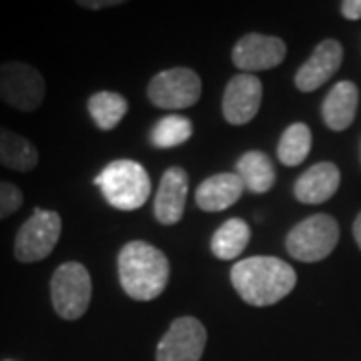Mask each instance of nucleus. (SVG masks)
<instances>
[{
  "mask_svg": "<svg viewBox=\"0 0 361 361\" xmlns=\"http://www.w3.org/2000/svg\"><path fill=\"white\" fill-rule=\"evenodd\" d=\"M231 283L239 297L253 307L275 305L297 285L295 269L279 257H247L231 269Z\"/></svg>",
  "mask_w": 361,
  "mask_h": 361,
  "instance_id": "1",
  "label": "nucleus"
},
{
  "mask_svg": "<svg viewBox=\"0 0 361 361\" xmlns=\"http://www.w3.org/2000/svg\"><path fill=\"white\" fill-rule=\"evenodd\" d=\"M118 281L123 291L135 301H153L169 283L171 265L167 255L151 243L130 241L116 259Z\"/></svg>",
  "mask_w": 361,
  "mask_h": 361,
  "instance_id": "2",
  "label": "nucleus"
},
{
  "mask_svg": "<svg viewBox=\"0 0 361 361\" xmlns=\"http://www.w3.org/2000/svg\"><path fill=\"white\" fill-rule=\"evenodd\" d=\"M106 203L118 211H135L149 201L151 179L141 163L118 159L109 163L94 179Z\"/></svg>",
  "mask_w": 361,
  "mask_h": 361,
  "instance_id": "3",
  "label": "nucleus"
},
{
  "mask_svg": "<svg viewBox=\"0 0 361 361\" xmlns=\"http://www.w3.org/2000/svg\"><path fill=\"white\" fill-rule=\"evenodd\" d=\"M92 279L89 269L78 261L59 265L51 277V301L56 315L65 322L80 319L90 305Z\"/></svg>",
  "mask_w": 361,
  "mask_h": 361,
  "instance_id": "4",
  "label": "nucleus"
},
{
  "mask_svg": "<svg viewBox=\"0 0 361 361\" xmlns=\"http://www.w3.org/2000/svg\"><path fill=\"white\" fill-rule=\"evenodd\" d=\"M339 243V223L331 215H311L299 221L287 233V253L301 263H317L327 259Z\"/></svg>",
  "mask_w": 361,
  "mask_h": 361,
  "instance_id": "5",
  "label": "nucleus"
},
{
  "mask_svg": "<svg viewBox=\"0 0 361 361\" xmlns=\"http://www.w3.org/2000/svg\"><path fill=\"white\" fill-rule=\"evenodd\" d=\"M63 233V219L56 211L37 207L14 237V259L20 263H39L54 251Z\"/></svg>",
  "mask_w": 361,
  "mask_h": 361,
  "instance_id": "6",
  "label": "nucleus"
},
{
  "mask_svg": "<svg viewBox=\"0 0 361 361\" xmlns=\"http://www.w3.org/2000/svg\"><path fill=\"white\" fill-rule=\"evenodd\" d=\"M47 97V80L39 68L8 61L0 65V101L20 113H35Z\"/></svg>",
  "mask_w": 361,
  "mask_h": 361,
  "instance_id": "7",
  "label": "nucleus"
},
{
  "mask_svg": "<svg viewBox=\"0 0 361 361\" xmlns=\"http://www.w3.org/2000/svg\"><path fill=\"white\" fill-rule=\"evenodd\" d=\"M201 78L193 68L177 66L157 73L147 87V97L159 109L180 111L193 106L201 99Z\"/></svg>",
  "mask_w": 361,
  "mask_h": 361,
  "instance_id": "8",
  "label": "nucleus"
},
{
  "mask_svg": "<svg viewBox=\"0 0 361 361\" xmlns=\"http://www.w3.org/2000/svg\"><path fill=\"white\" fill-rule=\"evenodd\" d=\"M207 345V329L197 317L183 315L171 323L157 345V361H201Z\"/></svg>",
  "mask_w": 361,
  "mask_h": 361,
  "instance_id": "9",
  "label": "nucleus"
},
{
  "mask_svg": "<svg viewBox=\"0 0 361 361\" xmlns=\"http://www.w3.org/2000/svg\"><path fill=\"white\" fill-rule=\"evenodd\" d=\"M287 56V44L279 37L251 32L235 42L231 51L233 65L241 73H259L279 66Z\"/></svg>",
  "mask_w": 361,
  "mask_h": 361,
  "instance_id": "10",
  "label": "nucleus"
},
{
  "mask_svg": "<svg viewBox=\"0 0 361 361\" xmlns=\"http://www.w3.org/2000/svg\"><path fill=\"white\" fill-rule=\"evenodd\" d=\"M263 99V85L255 75L239 73L223 92V116L229 125L241 127L257 116Z\"/></svg>",
  "mask_w": 361,
  "mask_h": 361,
  "instance_id": "11",
  "label": "nucleus"
},
{
  "mask_svg": "<svg viewBox=\"0 0 361 361\" xmlns=\"http://www.w3.org/2000/svg\"><path fill=\"white\" fill-rule=\"evenodd\" d=\"M343 63V47L336 39L322 40L311 56L295 73V87L301 92H313L323 87Z\"/></svg>",
  "mask_w": 361,
  "mask_h": 361,
  "instance_id": "12",
  "label": "nucleus"
},
{
  "mask_svg": "<svg viewBox=\"0 0 361 361\" xmlns=\"http://www.w3.org/2000/svg\"><path fill=\"white\" fill-rule=\"evenodd\" d=\"M189 193V175L180 167L163 173L155 197V217L161 225H175L183 219Z\"/></svg>",
  "mask_w": 361,
  "mask_h": 361,
  "instance_id": "13",
  "label": "nucleus"
},
{
  "mask_svg": "<svg viewBox=\"0 0 361 361\" xmlns=\"http://www.w3.org/2000/svg\"><path fill=\"white\" fill-rule=\"evenodd\" d=\"M341 185V173L336 163L323 161L299 175L293 187V195L299 203L319 205L329 201Z\"/></svg>",
  "mask_w": 361,
  "mask_h": 361,
  "instance_id": "14",
  "label": "nucleus"
},
{
  "mask_svg": "<svg viewBox=\"0 0 361 361\" xmlns=\"http://www.w3.org/2000/svg\"><path fill=\"white\" fill-rule=\"evenodd\" d=\"M243 189L245 185L237 173H217L199 185L195 193V201L201 211L219 213L235 205L241 199Z\"/></svg>",
  "mask_w": 361,
  "mask_h": 361,
  "instance_id": "15",
  "label": "nucleus"
},
{
  "mask_svg": "<svg viewBox=\"0 0 361 361\" xmlns=\"http://www.w3.org/2000/svg\"><path fill=\"white\" fill-rule=\"evenodd\" d=\"M360 104V89L351 80H341L327 92L322 104L325 125L331 130H345L353 123Z\"/></svg>",
  "mask_w": 361,
  "mask_h": 361,
  "instance_id": "16",
  "label": "nucleus"
},
{
  "mask_svg": "<svg viewBox=\"0 0 361 361\" xmlns=\"http://www.w3.org/2000/svg\"><path fill=\"white\" fill-rule=\"evenodd\" d=\"M39 165V149L26 137L0 127V167L28 173Z\"/></svg>",
  "mask_w": 361,
  "mask_h": 361,
  "instance_id": "17",
  "label": "nucleus"
},
{
  "mask_svg": "<svg viewBox=\"0 0 361 361\" xmlns=\"http://www.w3.org/2000/svg\"><path fill=\"white\" fill-rule=\"evenodd\" d=\"M235 173L239 175V179L243 180L245 189L253 193H267L271 187L275 185V167L269 155H265L263 151H247L239 157Z\"/></svg>",
  "mask_w": 361,
  "mask_h": 361,
  "instance_id": "18",
  "label": "nucleus"
},
{
  "mask_svg": "<svg viewBox=\"0 0 361 361\" xmlns=\"http://www.w3.org/2000/svg\"><path fill=\"white\" fill-rule=\"evenodd\" d=\"M89 115L101 130H113L121 125L129 111V103L123 94L113 90H99L89 97Z\"/></svg>",
  "mask_w": 361,
  "mask_h": 361,
  "instance_id": "19",
  "label": "nucleus"
},
{
  "mask_svg": "<svg viewBox=\"0 0 361 361\" xmlns=\"http://www.w3.org/2000/svg\"><path fill=\"white\" fill-rule=\"evenodd\" d=\"M251 239V229L243 219H229L221 225L211 239V251L221 261L237 259Z\"/></svg>",
  "mask_w": 361,
  "mask_h": 361,
  "instance_id": "20",
  "label": "nucleus"
},
{
  "mask_svg": "<svg viewBox=\"0 0 361 361\" xmlns=\"http://www.w3.org/2000/svg\"><path fill=\"white\" fill-rule=\"evenodd\" d=\"M311 151V129L305 123H293L283 130L279 145H277V157L285 167H297L301 165Z\"/></svg>",
  "mask_w": 361,
  "mask_h": 361,
  "instance_id": "21",
  "label": "nucleus"
},
{
  "mask_svg": "<svg viewBox=\"0 0 361 361\" xmlns=\"http://www.w3.org/2000/svg\"><path fill=\"white\" fill-rule=\"evenodd\" d=\"M193 135V125L187 116H163L151 130V142L157 149H173L187 142Z\"/></svg>",
  "mask_w": 361,
  "mask_h": 361,
  "instance_id": "22",
  "label": "nucleus"
},
{
  "mask_svg": "<svg viewBox=\"0 0 361 361\" xmlns=\"http://www.w3.org/2000/svg\"><path fill=\"white\" fill-rule=\"evenodd\" d=\"M25 203V195L11 180H0V221L14 215Z\"/></svg>",
  "mask_w": 361,
  "mask_h": 361,
  "instance_id": "23",
  "label": "nucleus"
},
{
  "mask_svg": "<svg viewBox=\"0 0 361 361\" xmlns=\"http://www.w3.org/2000/svg\"><path fill=\"white\" fill-rule=\"evenodd\" d=\"M341 14H343L348 20H360L361 0H343V2H341Z\"/></svg>",
  "mask_w": 361,
  "mask_h": 361,
  "instance_id": "24",
  "label": "nucleus"
},
{
  "mask_svg": "<svg viewBox=\"0 0 361 361\" xmlns=\"http://www.w3.org/2000/svg\"><path fill=\"white\" fill-rule=\"evenodd\" d=\"M77 4L87 8V11H103V8H109V6H118L123 2L121 0H78Z\"/></svg>",
  "mask_w": 361,
  "mask_h": 361,
  "instance_id": "25",
  "label": "nucleus"
},
{
  "mask_svg": "<svg viewBox=\"0 0 361 361\" xmlns=\"http://www.w3.org/2000/svg\"><path fill=\"white\" fill-rule=\"evenodd\" d=\"M353 237H355V243H357L361 249V213L355 217V221H353Z\"/></svg>",
  "mask_w": 361,
  "mask_h": 361,
  "instance_id": "26",
  "label": "nucleus"
}]
</instances>
